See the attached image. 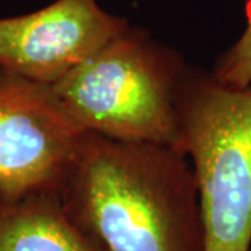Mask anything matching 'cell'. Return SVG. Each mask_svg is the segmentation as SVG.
<instances>
[{
    "label": "cell",
    "instance_id": "cell-2",
    "mask_svg": "<svg viewBox=\"0 0 251 251\" xmlns=\"http://www.w3.org/2000/svg\"><path fill=\"white\" fill-rule=\"evenodd\" d=\"M188 69L176 50L128 25L50 88L87 133L176 150Z\"/></svg>",
    "mask_w": 251,
    "mask_h": 251
},
{
    "label": "cell",
    "instance_id": "cell-6",
    "mask_svg": "<svg viewBox=\"0 0 251 251\" xmlns=\"http://www.w3.org/2000/svg\"><path fill=\"white\" fill-rule=\"evenodd\" d=\"M0 251H105L67 214L59 193L0 198Z\"/></svg>",
    "mask_w": 251,
    "mask_h": 251
},
{
    "label": "cell",
    "instance_id": "cell-1",
    "mask_svg": "<svg viewBox=\"0 0 251 251\" xmlns=\"http://www.w3.org/2000/svg\"><path fill=\"white\" fill-rule=\"evenodd\" d=\"M60 198L105 251H204L194 172L171 147L90 133Z\"/></svg>",
    "mask_w": 251,
    "mask_h": 251
},
{
    "label": "cell",
    "instance_id": "cell-5",
    "mask_svg": "<svg viewBox=\"0 0 251 251\" xmlns=\"http://www.w3.org/2000/svg\"><path fill=\"white\" fill-rule=\"evenodd\" d=\"M128 27L95 0H56L0 18V70L53 85Z\"/></svg>",
    "mask_w": 251,
    "mask_h": 251
},
{
    "label": "cell",
    "instance_id": "cell-7",
    "mask_svg": "<svg viewBox=\"0 0 251 251\" xmlns=\"http://www.w3.org/2000/svg\"><path fill=\"white\" fill-rule=\"evenodd\" d=\"M212 77L227 88L240 90L251 84V14L240 38L216 62Z\"/></svg>",
    "mask_w": 251,
    "mask_h": 251
},
{
    "label": "cell",
    "instance_id": "cell-3",
    "mask_svg": "<svg viewBox=\"0 0 251 251\" xmlns=\"http://www.w3.org/2000/svg\"><path fill=\"white\" fill-rule=\"evenodd\" d=\"M175 151L194 172L204 251H251V84L227 88L188 69Z\"/></svg>",
    "mask_w": 251,
    "mask_h": 251
},
{
    "label": "cell",
    "instance_id": "cell-4",
    "mask_svg": "<svg viewBox=\"0 0 251 251\" xmlns=\"http://www.w3.org/2000/svg\"><path fill=\"white\" fill-rule=\"evenodd\" d=\"M88 134L50 85L0 70V198L60 194Z\"/></svg>",
    "mask_w": 251,
    "mask_h": 251
}]
</instances>
